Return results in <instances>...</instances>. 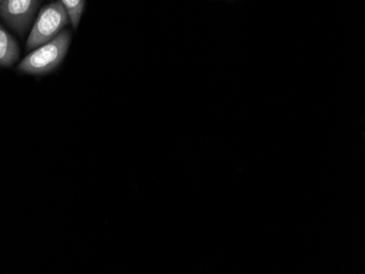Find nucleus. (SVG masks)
<instances>
[{
  "label": "nucleus",
  "instance_id": "f257e3e1",
  "mask_svg": "<svg viewBox=\"0 0 365 274\" xmlns=\"http://www.w3.org/2000/svg\"><path fill=\"white\" fill-rule=\"evenodd\" d=\"M71 42V32L68 30L61 31L56 38L36 47L33 52L26 55L18 65V71L33 75L53 73L63 63L68 53Z\"/></svg>",
  "mask_w": 365,
  "mask_h": 274
},
{
  "label": "nucleus",
  "instance_id": "f03ea898",
  "mask_svg": "<svg viewBox=\"0 0 365 274\" xmlns=\"http://www.w3.org/2000/svg\"><path fill=\"white\" fill-rule=\"evenodd\" d=\"M68 22V14L59 1L45 6L33 23L26 41V48L34 50L56 38Z\"/></svg>",
  "mask_w": 365,
  "mask_h": 274
},
{
  "label": "nucleus",
  "instance_id": "7ed1b4c3",
  "mask_svg": "<svg viewBox=\"0 0 365 274\" xmlns=\"http://www.w3.org/2000/svg\"><path fill=\"white\" fill-rule=\"evenodd\" d=\"M41 0H1L0 17L10 28L24 36L31 28Z\"/></svg>",
  "mask_w": 365,
  "mask_h": 274
},
{
  "label": "nucleus",
  "instance_id": "20e7f679",
  "mask_svg": "<svg viewBox=\"0 0 365 274\" xmlns=\"http://www.w3.org/2000/svg\"><path fill=\"white\" fill-rule=\"evenodd\" d=\"M20 56L19 44L0 24V67H11Z\"/></svg>",
  "mask_w": 365,
  "mask_h": 274
},
{
  "label": "nucleus",
  "instance_id": "39448f33",
  "mask_svg": "<svg viewBox=\"0 0 365 274\" xmlns=\"http://www.w3.org/2000/svg\"><path fill=\"white\" fill-rule=\"evenodd\" d=\"M68 14L69 22L73 28H77L85 10L86 0H58Z\"/></svg>",
  "mask_w": 365,
  "mask_h": 274
},
{
  "label": "nucleus",
  "instance_id": "423d86ee",
  "mask_svg": "<svg viewBox=\"0 0 365 274\" xmlns=\"http://www.w3.org/2000/svg\"><path fill=\"white\" fill-rule=\"evenodd\" d=\"M0 1H1V0H0Z\"/></svg>",
  "mask_w": 365,
  "mask_h": 274
}]
</instances>
